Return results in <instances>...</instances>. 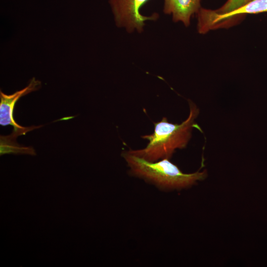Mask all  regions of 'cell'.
<instances>
[{
    "label": "cell",
    "mask_w": 267,
    "mask_h": 267,
    "mask_svg": "<svg viewBox=\"0 0 267 267\" xmlns=\"http://www.w3.org/2000/svg\"><path fill=\"white\" fill-rule=\"evenodd\" d=\"M267 12V0H252L244 6L222 15L216 14L214 10L207 9L205 13L204 24L209 30L229 27L236 24L248 14Z\"/></svg>",
    "instance_id": "cell-4"
},
{
    "label": "cell",
    "mask_w": 267,
    "mask_h": 267,
    "mask_svg": "<svg viewBox=\"0 0 267 267\" xmlns=\"http://www.w3.org/2000/svg\"><path fill=\"white\" fill-rule=\"evenodd\" d=\"M150 0H109L114 20L117 27L125 28L129 33H141L145 21H155L159 18L157 13L150 16L142 15L141 8Z\"/></svg>",
    "instance_id": "cell-3"
},
{
    "label": "cell",
    "mask_w": 267,
    "mask_h": 267,
    "mask_svg": "<svg viewBox=\"0 0 267 267\" xmlns=\"http://www.w3.org/2000/svg\"><path fill=\"white\" fill-rule=\"evenodd\" d=\"M190 112L188 118L180 124L168 122L166 117L154 123V131L151 134L142 138L148 143L143 149L128 151L131 154L154 162L163 159H169L176 149L185 147L190 136L195 118L199 110L196 106L190 103Z\"/></svg>",
    "instance_id": "cell-1"
},
{
    "label": "cell",
    "mask_w": 267,
    "mask_h": 267,
    "mask_svg": "<svg viewBox=\"0 0 267 267\" xmlns=\"http://www.w3.org/2000/svg\"><path fill=\"white\" fill-rule=\"evenodd\" d=\"M252 0H227L219 8L214 10L219 15H222L232 12L243 6Z\"/></svg>",
    "instance_id": "cell-7"
},
{
    "label": "cell",
    "mask_w": 267,
    "mask_h": 267,
    "mask_svg": "<svg viewBox=\"0 0 267 267\" xmlns=\"http://www.w3.org/2000/svg\"><path fill=\"white\" fill-rule=\"evenodd\" d=\"M122 156L134 176L151 182L161 189H181L204 178L206 172L183 173L169 159L151 162L126 151Z\"/></svg>",
    "instance_id": "cell-2"
},
{
    "label": "cell",
    "mask_w": 267,
    "mask_h": 267,
    "mask_svg": "<svg viewBox=\"0 0 267 267\" xmlns=\"http://www.w3.org/2000/svg\"><path fill=\"white\" fill-rule=\"evenodd\" d=\"M201 8V0H163L164 13L171 15L174 22H181L186 27L192 16Z\"/></svg>",
    "instance_id": "cell-6"
},
{
    "label": "cell",
    "mask_w": 267,
    "mask_h": 267,
    "mask_svg": "<svg viewBox=\"0 0 267 267\" xmlns=\"http://www.w3.org/2000/svg\"><path fill=\"white\" fill-rule=\"evenodd\" d=\"M41 87V83L33 78L28 85L25 88L17 91L13 94L7 95L0 91V124L2 126L8 125L13 127L12 134L17 136L25 134L28 132L40 127H24L18 125L13 118L14 108L19 99L33 91L38 90Z\"/></svg>",
    "instance_id": "cell-5"
}]
</instances>
